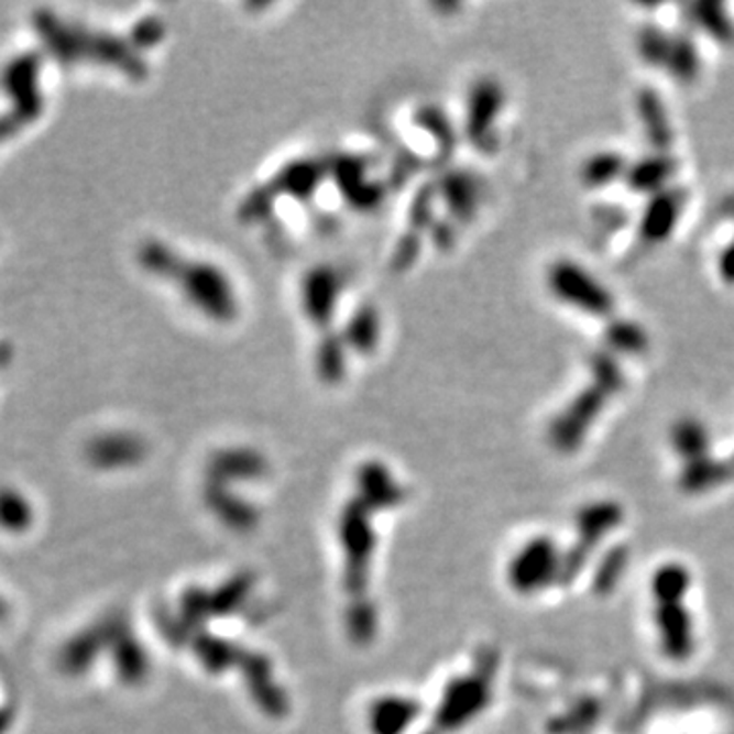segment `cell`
I'll return each mask as SVG.
<instances>
[{
    "label": "cell",
    "instance_id": "cell-6",
    "mask_svg": "<svg viewBox=\"0 0 734 734\" xmlns=\"http://www.w3.org/2000/svg\"><path fill=\"white\" fill-rule=\"evenodd\" d=\"M623 518V511L616 504H594L583 511L578 527H580V545L576 549V557L563 563V573H578L582 568L585 555L590 554L598 545L600 537H606L612 528L616 527Z\"/></svg>",
    "mask_w": 734,
    "mask_h": 734
},
{
    "label": "cell",
    "instance_id": "cell-14",
    "mask_svg": "<svg viewBox=\"0 0 734 734\" xmlns=\"http://www.w3.org/2000/svg\"><path fill=\"white\" fill-rule=\"evenodd\" d=\"M693 23L706 31L714 42H733L734 23L722 4H693Z\"/></svg>",
    "mask_w": 734,
    "mask_h": 734
},
{
    "label": "cell",
    "instance_id": "cell-8",
    "mask_svg": "<svg viewBox=\"0 0 734 734\" xmlns=\"http://www.w3.org/2000/svg\"><path fill=\"white\" fill-rule=\"evenodd\" d=\"M637 107L645 135L659 152H664L667 145H671V139H673L671 119L667 114L664 100L655 90H645L638 95Z\"/></svg>",
    "mask_w": 734,
    "mask_h": 734
},
{
    "label": "cell",
    "instance_id": "cell-1",
    "mask_svg": "<svg viewBox=\"0 0 734 734\" xmlns=\"http://www.w3.org/2000/svg\"><path fill=\"white\" fill-rule=\"evenodd\" d=\"M592 384L569 404L568 410L557 418L551 429L554 443L563 451H573L582 445L585 432L623 388V370L610 353H598L592 358Z\"/></svg>",
    "mask_w": 734,
    "mask_h": 734
},
{
    "label": "cell",
    "instance_id": "cell-11",
    "mask_svg": "<svg viewBox=\"0 0 734 734\" xmlns=\"http://www.w3.org/2000/svg\"><path fill=\"white\" fill-rule=\"evenodd\" d=\"M667 72H671L679 83H693L700 74V54L690 35H671L669 54L666 59Z\"/></svg>",
    "mask_w": 734,
    "mask_h": 734
},
{
    "label": "cell",
    "instance_id": "cell-16",
    "mask_svg": "<svg viewBox=\"0 0 734 734\" xmlns=\"http://www.w3.org/2000/svg\"><path fill=\"white\" fill-rule=\"evenodd\" d=\"M415 710L406 700H386L384 704L374 708L372 712V724L375 734H394L402 724H406V716L410 719Z\"/></svg>",
    "mask_w": 734,
    "mask_h": 734
},
{
    "label": "cell",
    "instance_id": "cell-9",
    "mask_svg": "<svg viewBox=\"0 0 734 734\" xmlns=\"http://www.w3.org/2000/svg\"><path fill=\"white\" fill-rule=\"evenodd\" d=\"M734 480V456L724 461L702 458L686 465L681 473V487L686 492H706L714 485Z\"/></svg>",
    "mask_w": 734,
    "mask_h": 734
},
{
    "label": "cell",
    "instance_id": "cell-2",
    "mask_svg": "<svg viewBox=\"0 0 734 734\" xmlns=\"http://www.w3.org/2000/svg\"><path fill=\"white\" fill-rule=\"evenodd\" d=\"M549 282L555 294L568 305L580 308L592 317H610L614 313L612 292L576 262L554 265Z\"/></svg>",
    "mask_w": 734,
    "mask_h": 734
},
{
    "label": "cell",
    "instance_id": "cell-7",
    "mask_svg": "<svg viewBox=\"0 0 734 734\" xmlns=\"http://www.w3.org/2000/svg\"><path fill=\"white\" fill-rule=\"evenodd\" d=\"M676 172H678V162L669 153L659 152L628 166L624 180L635 193L659 195L667 190V182L676 176Z\"/></svg>",
    "mask_w": 734,
    "mask_h": 734
},
{
    "label": "cell",
    "instance_id": "cell-17",
    "mask_svg": "<svg viewBox=\"0 0 734 734\" xmlns=\"http://www.w3.org/2000/svg\"><path fill=\"white\" fill-rule=\"evenodd\" d=\"M638 54L640 57L651 64V68H664L666 66L667 54H669V43L671 35L657 28H645L638 33Z\"/></svg>",
    "mask_w": 734,
    "mask_h": 734
},
{
    "label": "cell",
    "instance_id": "cell-10",
    "mask_svg": "<svg viewBox=\"0 0 734 734\" xmlns=\"http://www.w3.org/2000/svg\"><path fill=\"white\" fill-rule=\"evenodd\" d=\"M671 445L678 451L679 458L692 463L698 459L706 458L708 449H710V432L700 420L683 418L671 429Z\"/></svg>",
    "mask_w": 734,
    "mask_h": 734
},
{
    "label": "cell",
    "instance_id": "cell-12",
    "mask_svg": "<svg viewBox=\"0 0 734 734\" xmlns=\"http://www.w3.org/2000/svg\"><path fill=\"white\" fill-rule=\"evenodd\" d=\"M626 169H628V162L624 155L616 152H602L585 162L582 178L592 188H606L610 184L624 178Z\"/></svg>",
    "mask_w": 734,
    "mask_h": 734
},
{
    "label": "cell",
    "instance_id": "cell-13",
    "mask_svg": "<svg viewBox=\"0 0 734 734\" xmlns=\"http://www.w3.org/2000/svg\"><path fill=\"white\" fill-rule=\"evenodd\" d=\"M651 592L655 602L686 600L690 592V571L678 563L657 569L651 580Z\"/></svg>",
    "mask_w": 734,
    "mask_h": 734
},
{
    "label": "cell",
    "instance_id": "cell-3",
    "mask_svg": "<svg viewBox=\"0 0 734 734\" xmlns=\"http://www.w3.org/2000/svg\"><path fill=\"white\" fill-rule=\"evenodd\" d=\"M557 569H559V555L554 543L537 539L527 545L514 559L511 580L518 592L533 594L551 583Z\"/></svg>",
    "mask_w": 734,
    "mask_h": 734
},
{
    "label": "cell",
    "instance_id": "cell-15",
    "mask_svg": "<svg viewBox=\"0 0 734 734\" xmlns=\"http://www.w3.org/2000/svg\"><path fill=\"white\" fill-rule=\"evenodd\" d=\"M606 341L618 353H643L649 347V335L635 322L618 320L610 325Z\"/></svg>",
    "mask_w": 734,
    "mask_h": 734
},
{
    "label": "cell",
    "instance_id": "cell-4",
    "mask_svg": "<svg viewBox=\"0 0 734 734\" xmlns=\"http://www.w3.org/2000/svg\"><path fill=\"white\" fill-rule=\"evenodd\" d=\"M655 626L659 633L661 649L669 659L683 661L693 651V626L686 600L655 602Z\"/></svg>",
    "mask_w": 734,
    "mask_h": 734
},
{
    "label": "cell",
    "instance_id": "cell-18",
    "mask_svg": "<svg viewBox=\"0 0 734 734\" xmlns=\"http://www.w3.org/2000/svg\"><path fill=\"white\" fill-rule=\"evenodd\" d=\"M719 274H721L722 282L734 286V241L722 250L721 258H719Z\"/></svg>",
    "mask_w": 734,
    "mask_h": 734
},
{
    "label": "cell",
    "instance_id": "cell-5",
    "mask_svg": "<svg viewBox=\"0 0 734 734\" xmlns=\"http://www.w3.org/2000/svg\"><path fill=\"white\" fill-rule=\"evenodd\" d=\"M683 207L686 193L681 188H667L659 195H653L638 224L640 239L649 245L666 241L673 233Z\"/></svg>",
    "mask_w": 734,
    "mask_h": 734
}]
</instances>
